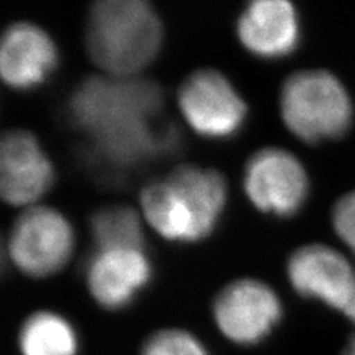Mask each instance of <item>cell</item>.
<instances>
[{"label": "cell", "instance_id": "6da1fadb", "mask_svg": "<svg viewBox=\"0 0 355 355\" xmlns=\"http://www.w3.org/2000/svg\"><path fill=\"white\" fill-rule=\"evenodd\" d=\"M163 104L155 82L86 77L67 104L71 126L85 135V163L99 178L119 182L141 166L173 154L180 133L163 120Z\"/></svg>", "mask_w": 355, "mask_h": 355}, {"label": "cell", "instance_id": "7a4b0ae2", "mask_svg": "<svg viewBox=\"0 0 355 355\" xmlns=\"http://www.w3.org/2000/svg\"><path fill=\"white\" fill-rule=\"evenodd\" d=\"M227 203V182L218 171L184 164L141 191V207L162 237L196 243L209 237Z\"/></svg>", "mask_w": 355, "mask_h": 355}, {"label": "cell", "instance_id": "3957f363", "mask_svg": "<svg viewBox=\"0 0 355 355\" xmlns=\"http://www.w3.org/2000/svg\"><path fill=\"white\" fill-rule=\"evenodd\" d=\"M163 40L159 15L142 0H103L89 10L85 44L91 60L114 77H130L155 58Z\"/></svg>", "mask_w": 355, "mask_h": 355}, {"label": "cell", "instance_id": "277c9868", "mask_svg": "<svg viewBox=\"0 0 355 355\" xmlns=\"http://www.w3.org/2000/svg\"><path fill=\"white\" fill-rule=\"evenodd\" d=\"M280 111L287 129L306 144L340 138L352 123L348 92L324 70L288 76L282 86Z\"/></svg>", "mask_w": 355, "mask_h": 355}, {"label": "cell", "instance_id": "5b68a950", "mask_svg": "<svg viewBox=\"0 0 355 355\" xmlns=\"http://www.w3.org/2000/svg\"><path fill=\"white\" fill-rule=\"evenodd\" d=\"M74 248L73 227L52 207H30L21 214L9 232L8 249L17 268L35 279L64 268Z\"/></svg>", "mask_w": 355, "mask_h": 355}, {"label": "cell", "instance_id": "8992f818", "mask_svg": "<svg viewBox=\"0 0 355 355\" xmlns=\"http://www.w3.org/2000/svg\"><path fill=\"white\" fill-rule=\"evenodd\" d=\"M178 104L187 123L200 137L228 139L240 132L248 105L237 89L218 70L191 73L178 91Z\"/></svg>", "mask_w": 355, "mask_h": 355}, {"label": "cell", "instance_id": "52a82bcc", "mask_svg": "<svg viewBox=\"0 0 355 355\" xmlns=\"http://www.w3.org/2000/svg\"><path fill=\"white\" fill-rule=\"evenodd\" d=\"M243 187L254 207L279 218L296 215L309 193L302 163L292 153L277 147H266L250 155Z\"/></svg>", "mask_w": 355, "mask_h": 355}, {"label": "cell", "instance_id": "ba28073f", "mask_svg": "<svg viewBox=\"0 0 355 355\" xmlns=\"http://www.w3.org/2000/svg\"><path fill=\"white\" fill-rule=\"evenodd\" d=\"M214 317L222 335L239 345H254L271 335L283 317L272 288L254 279L231 282L216 295Z\"/></svg>", "mask_w": 355, "mask_h": 355}, {"label": "cell", "instance_id": "9c48e42d", "mask_svg": "<svg viewBox=\"0 0 355 355\" xmlns=\"http://www.w3.org/2000/svg\"><path fill=\"white\" fill-rule=\"evenodd\" d=\"M53 166L28 130H9L0 144V191L8 205L27 206L48 193Z\"/></svg>", "mask_w": 355, "mask_h": 355}, {"label": "cell", "instance_id": "30bf717a", "mask_svg": "<svg viewBox=\"0 0 355 355\" xmlns=\"http://www.w3.org/2000/svg\"><path fill=\"white\" fill-rule=\"evenodd\" d=\"M287 277L301 296L342 311L347 309L355 286L348 261L323 244H309L295 250L287 262Z\"/></svg>", "mask_w": 355, "mask_h": 355}, {"label": "cell", "instance_id": "8fae6325", "mask_svg": "<svg viewBox=\"0 0 355 355\" xmlns=\"http://www.w3.org/2000/svg\"><path fill=\"white\" fill-rule=\"evenodd\" d=\"M153 275V266L141 249L96 250L86 263V284L95 302L105 309L130 305Z\"/></svg>", "mask_w": 355, "mask_h": 355}, {"label": "cell", "instance_id": "7c38bea8", "mask_svg": "<svg viewBox=\"0 0 355 355\" xmlns=\"http://www.w3.org/2000/svg\"><path fill=\"white\" fill-rule=\"evenodd\" d=\"M57 44L46 31L31 22H15L3 33L0 73L17 91H30L46 82L58 67Z\"/></svg>", "mask_w": 355, "mask_h": 355}, {"label": "cell", "instance_id": "4fadbf2b", "mask_svg": "<svg viewBox=\"0 0 355 355\" xmlns=\"http://www.w3.org/2000/svg\"><path fill=\"white\" fill-rule=\"evenodd\" d=\"M237 36L254 57L279 60L297 48L301 24L292 3L284 0H257L240 14Z\"/></svg>", "mask_w": 355, "mask_h": 355}, {"label": "cell", "instance_id": "5bb4252c", "mask_svg": "<svg viewBox=\"0 0 355 355\" xmlns=\"http://www.w3.org/2000/svg\"><path fill=\"white\" fill-rule=\"evenodd\" d=\"M21 355H77L79 338L69 320L52 311L26 318L18 335Z\"/></svg>", "mask_w": 355, "mask_h": 355}, {"label": "cell", "instance_id": "9a60e30c", "mask_svg": "<svg viewBox=\"0 0 355 355\" xmlns=\"http://www.w3.org/2000/svg\"><path fill=\"white\" fill-rule=\"evenodd\" d=\"M91 234L98 250L141 249L144 246L142 222L128 206H108L91 216Z\"/></svg>", "mask_w": 355, "mask_h": 355}, {"label": "cell", "instance_id": "2e32d148", "mask_svg": "<svg viewBox=\"0 0 355 355\" xmlns=\"http://www.w3.org/2000/svg\"><path fill=\"white\" fill-rule=\"evenodd\" d=\"M141 355H209L193 333L180 329L160 330L144 342Z\"/></svg>", "mask_w": 355, "mask_h": 355}, {"label": "cell", "instance_id": "e0dca14e", "mask_svg": "<svg viewBox=\"0 0 355 355\" xmlns=\"http://www.w3.org/2000/svg\"><path fill=\"white\" fill-rule=\"evenodd\" d=\"M333 227L342 241L355 252V191L343 196L333 207Z\"/></svg>", "mask_w": 355, "mask_h": 355}, {"label": "cell", "instance_id": "ac0fdd59", "mask_svg": "<svg viewBox=\"0 0 355 355\" xmlns=\"http://www.w3.org/2000/svg\"><path fill=\"white\" fill-rule=\"evenodd\" d=\"M345 314L354 321L355 323V286H354V292H352V296H351V301L345 309Z\"/></svg>", "mask_w": 355, "mask_h": 355}, {"label": "cell", "instance_id": "d6986e66", "mask_svg": "<svg viewBox=\"0 0 355 355\" xmlns=\"http://www.w3.org/2000/svg\"><path fill=\"white\" fill-rule=\"evenodd\" d=\"M343 355H355V336L348 343V347L345 349V354H343Z\"/></svg>", "mask_w": 355, "mask_h": 355}]
</instances>
